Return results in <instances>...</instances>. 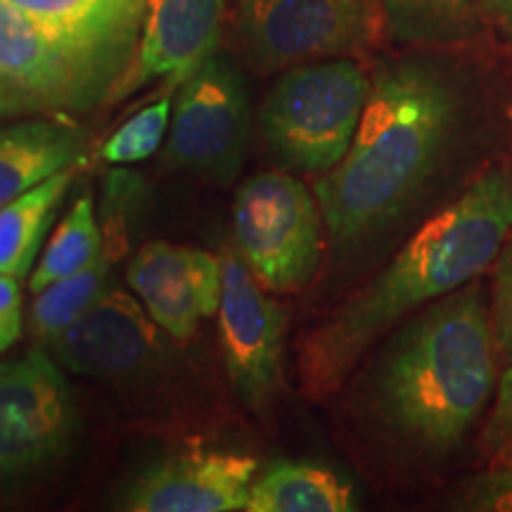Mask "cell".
Here are the masks:
<instances>
[{"instance_id": "cell-1", "label": "cell", "mask_w": 512, "mask_h": 512, "mask_svg": "<svg viewBox=\"0 0 512 512\" xmlns=\"http://www.w3.org/2000/svg\"><path fill=\"white\" fill-rule=\"evenodd\" d=\"M512 233V181L486 171L456 202L422 223L384 271L339 304L299 344V377L311 399L342 387L382 335L484 273Z\"/></svg>"}, {"instance_id": "cell-2", "label": "cell", "mask_w": 512, "mask_h": 512, "mask_svg": "<svg viewBox=\"0 0 512 512\" xmlns=\"http://www.w3.org/2000/svg\"><path fill=\"white\" fill-rule=\"evenodd\" d=\"M460 117V91L441 64L430 57L384 64L347 155L313 188L337 247L361 245L411 209L444 164Z\"/></svg>"}, {"instance_id": "cell-3", "label": "cell", "mask_w": 512, "mask_h": 512, "mask_svg": "<svg viewBox=\"0 0 512 512\" xmlns=\"http://www.w3.org/2000/svg\"><path fill=\"white\" fill-rule=\"evenodd\" d=\"M494 392V330L482 287L472 280L408 320L375 368L384 422L430 453L453 451Z\"/></svg>"}, {"instance_id": "cell-4", "label": "cell", "mask_w": 512, "mask_h": 512, "mask_svg": "<svg viewBox=\"0 0 512 512\" xmlns=\"http://www.w3.org/2000/svg\"><path fill=\"white\" fill-rule=\"evenodd\" d=\"M370 79L351 57L285 69L259 114L261 136L287 171L328 174L347 155L366 107Z\"/></svg>"}, {"instance_id": "cell-5", "label": "cell", "mask_w": 512, "mask_h": 512, "mask_svg": "<svg viewBox=\"0 0 512 512\" xmlns=\"http://www.w3.org/2000/svg\"><path fill=\"white\" fill-rule=\"evenodd\" d=\"M318 200L287 171H264L240 185L233 202L238 254L259 285L287 294L306 287L323 254Z\"/></svg>"}, {"instance_id": "cell-6", "label": "cell", "mask_w": 512, "mask_h": 512, "mask_svg": "<svg viewBox=\"0 0 512 512\" xmlns=\"http://www.w3.org/2000/svg\"><path fill=\"white\" fill-rule=\"evenodd\" d=\"M238 34L256 67L285 72L363 53L387 29L375 0H238Z\"/></svg>"}, {"instance_id": "cell-7", "label": "cell", "mask_w": 512, "mask_h": 512, "mask_svg": "<svg viewBox=\"0 0 512 512\" xmlns=\"http://www.w3.org/2000/svg\"><path fill=\"white\" fill-rule=\"evenodd\" d=\"M62 370L48 349L0 363V482L34 477L72 448L79 411Z\"/></svg>"}, {"instance_id": "cell-8", "label": "cell", "mask_w": 512, "mask_h": 512, "mask_svg": "<svg viewBox=\"0 0 512 512\" xmlns=\"http://www.w3.org/2000/svg\"><path fill=\"white\" fill-rule=\"evenodd\" d=\"M249 126L245 76L233 57L216 50L181 83L171 110L166 162L230 185L245 164Z\"/></svg>"}, {"instance_id": "cell-9", "label": "cell", "mask_w": 512, "mask_h": 512, "mask_svg": "<svg viewBox=\"0 0 512 512\" xmlns=\"http://www.w3.org/2000/svg\"><path fill=\"white\" fill-rule=\"evenodd\" d=\"M110 95L100 76L0 0V119L69 117Z\"/></svg>"}, {"instance_id": "cell-10", "label": "cell", "mask_w": 512, "mask_h": 512, "mask_svg": "<svg viewBox=\"0 0 512 512\" xmlns=\"http://www.w3.org/2000/svg\"><path fill=\"white\" fill-rule=\"evenodd\" d=\"M221 264L223 290L216 316L223 361L240 399L261 411L283 382L287 313L268 297L238 252L223 249Z\"/></svg>"}, {"instance_id": "cell-11", "label": "cell", "mask_w": 512, "mask_h": 512, "mask_svg": "<svg viewBox=\"0 0 512 512\" xmlns=\"http://www.w3.org/2000/svg\"><path fill=\"white\" fill-rule=\"evenodd\" d=\"M157 328L138 299L110 285L46 349L69 373L117 380L143 373L155 361Z\"/></svg>"}, {"instance_id": "cell-12", "label": "cell", "mask_w": 512, "mask_h": 512, "mask_svg": "<svg viewBox=\"0 0 512 512\" xmlns=\"http://www.w3.org/2000/svg\"><path fill=\"white\" fill-rule=\"evenodd\" d=\"M112 88L126 74L147 0H5Z\"/></svg>"}, {"instance_id": "cell-13", "label": "cell", "mask_w": 512, "mask_h": 512, "mask_svg": "<svg viewBox=\"0 0 512 512\" xmlns=\"http://www.w3.org/2000/svg\"><path fill=\"white\" fill-rule=\"evenodd\" d=\"M256 470V458L242 453H185L152 465L133 479L124 508L131 512L245 510Z\"/></svg>"}, {"instance_id": "cell-14", "label": "cell", "mask_w": 512, "mask_h": 512, "mask_svg": "<svg viewBox=\"0 0 512 512\" xmlns=\"http://www.w3.org/2000/svg\"><path fill=\"white\" fill-rule=\"evenodd\" d=\"M226 0H147L136 55L110 98L119 100L150 81L178 86L216 53Z\"/></svg>"}, {"instance_id": "cell-15", "label": "cell", "mask_w": 512, "mask_h": 512, "mask_svg": "<svg viewBox=\"0 0 512 512\" xmlns=\"http://www.w3.org/2000/svg\"><path fill=\"white\" fill-rule=\"evenodd\" d=\"M86 133L67 117H22L0 124V207L79 164Z\"/></svg>"}, {"instance_id": "cell-16", "label": "cell", "mask_w": 512, "mask_h": 512, "mask_svg": "<svg viewBox=\"0 0 512 512\" xmlns=\"http://www.w3.org/2000/svg\"><path fill=\"white\" fill-rule=\"evenodd\" d=\"M126 280L166 335L188 342L202 318L190 275V247L152 240L133 254Z\"/></svg>"}, {"instance_id": "cell-17", "label": "cell", "mask_w": 512, "mask_h": 512, "mask_svg": "<svg viewBox=\"0 0 512 512\" xmlns=\"http://www.w3.org/2000/svg\"><path fill=\"white\" fill-rule=\"evenodd\" d=\"M356 508L351 484L335 470L280 460L254 477L247 512H349Z\"/></svg>"}, {"instance_id": "cell-18", "label": "cell", "mask_w": 512, "mask_h": 512, "mask_svg": "<svg viewBox=\"0 0 512 512\" xmlns=\"http://www.w3.org/2000/svg\"><path fill=\"white\" fill-rule=\"evenodd\" d=\"M76 171L79 164L67 166L0 207V273L22 280L34 271L36 256Z\"/></svg>"}, {"instance_id": "cell-19", "label": "cell", "mask_w": 512, "mask_h": 512, "mask_svg": "<svg viewBox=\"0 0 512 512\" xmlns=\"http://www.w3.org/2000/svg\"><path fill=\"white\" fill-rule=\"evenodd\" d=\"M384 29L408 46H453L482 31L477 0H375Z\"/></svg>"}, {"instance_id": "cell-20", "label": "cell", "mask_w": 512, "mask_h": 512, "mask_svg": "<svg viewBox=\"0 0 512 512\" xmlns=\"http://www.w3.org/2000/svg\"><path fill=\"white\" fill-rule=\"evenodd\" d=\"M112 285V254L102 252L98 261L83 271L55 280L34 292V302L29 309V332L36 342L48 347L64 328L74 323L93 302H98L102 292Z\"/></svg>"}, {"instance_id": "cell-21", "label": "cell", "mask_w": 512, "mask_h": 512, "mask_svg": "<svg viewBox=\"0 0 512 512\" xmlns=\"http://www.w3.org/2000/svg\"><path fill=\"white\" fill-rule=\"evenodd\" d=\"M102 254V230L95 219V204L91 192H83L67 211V216L55 228L53 238L43 249L41 259L31 271V294L91 266Z\"/></svg>"}, {"instance_id": "cell-22", "label": "cell", "mask_w": 512, "mask_h": 512, "mask_svg": "<svg viewBox=\"0 0 512 512\" xmlns=\"http://www.w3.org/2000/svg\"><path fill=\"white\" fill-rule=\"evenodd\" d=\"M171 110H174V98L166 93L162 100L133 114L102 145V159L107 164H136L155 155L169 131Z\"/></svg>"}, {"instance_id": "cell-23", "label": "cell", "mask_w": 512, "mask_h": 512, "mask_svg": "<svg viewBox=\"0 0 512 512\" xmlns=\"http://www.w3.org/2000/svg\"><path fill=\"white\" fill-rule=\"evenodd\" d=\"M482 448L491 467L512 460V366L498 380L494 408L482 434Z\"/></svg>"}, {"instance_id": "cell-24", "label": "cell", "mask_w": 512, "mask_h": 512, "mask_svg": "<svg viewBox=\"0 0 512 512\" xmlns=\"http://www.w3.org/2000/svg\"><path fill=\"white\" fill-rule=\"evenodd\" d=\"M465 508L512 512V460L472 477V482L467 484Z\"/></svg>"}, {"instance_id": "cell-25", "label": "cell", "mask_w": 512, "mask_h": 512, "mask_svg": "<svg viewBox=\"0 0 512 512\" xmlns=\"http://www.w3.org/2000/svg\"><path fill=\"white\" fill-rule=\"evenodd\" d=\"M494 332L512 366V242L501 249L494 273Z\"/></svg>"}, {"instance_id": "cell-26", "label": "cell", "mask_w": 512, "mask_h": 512, "mask_svg": "<svg viewBox=\"0 0 512 512\" xmlns=\"http://www.w3.org/2000/svg\"><path fill=\"white\" fill-rule=\"evenodd\" d=\"M190 275L195 287L197 302H200L202 318L216 316L221 304L223 290V264L221 256L207 252V249L190 247Z\"/></svg>"}, {"instance_id": "cell-27", "label": "cell", "mask_w": 512, "mask_h": 512, "mask_svg": "<svg viewBox=\"0 0 512 512\" xmlns=\"http://www.w3.org/2000/svg\"><path fill=\"white\" fill-rule=\"evenodd\" d=\"M22 335V290L19 278L0 273V354Z\"/></svg>"}, {"instance_id": "cell-28", "label": "cell", "mask_w": 512, "mask_h": 512, "mask_svg": "<svg viewBox=\"0 0 512 512\" xmlns=\"http://www.w3.org/2000/svg\"><path fill=\"white\" fill-rule=\"evenodd\" d=\"M477 3L479 10L503 31L508 41H512V0H477Z\"/></svg>"}]
</instances>
